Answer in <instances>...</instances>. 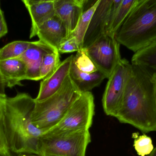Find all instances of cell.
Here are the masks:
<instances>
[{
  "mask_svg": "<svg viewBox=\"0 0 156 156\" xmlns=\"http://www.w3.org/2000/svg\"><path fill=\"white\" fill-rule=\"evenodd\" d=\"M90 142L88 130L43 134L40 138L41 156H85Z\"/></svg>",
  "mask_w": 156,
  "mask_h": 156,
  "instance_id": "cell-5",
  "label": "cell"
},
{
  "mask_svg": "<svg viewBox=\"0 0 156 156\" xmlns=\"http://www.w3.org/2000/svg\"><path fill=\"white\" fill-rule=\"evenodd\" d=\"M69 75L82 93L90 92L99 86L103 81L106 78L105 75L98 70L92 73L82 72L78 69L73 60Z\"/></svg>",
  "mask_w": 156,
  "mask_h": 156,
  "instance_id": "cell-17",
  "label": "cell"
},
{
  "mask_svg": "<svg viewBox=\"0 0 156 156\" xmlns=\"http://www.w3.org/2000/svg\"><path fill=\"white\" fill-rule=\"evenodd\" d=\"M155 104H156V89L155 91Z\"/></svg>",
  "mask_w": 156,
  "mask_h": 156,
  "instance_id": "cell-31",
  "label": "cell"
},
{
  "mask_svg": "<svg viewBox=\"0 0 156 156\" xmlns=\"http://www.w3.org/2000/svg\"><path fill=\"white\" fill-rule=\"evenodd\" d=\"M120 45L115 36L105 34L84 49L97 70L103 73L106 78H110L122 59Z\"/></svg>",
  "mask_w": 156,
  "mask_h": 156,
  "instance_id": "cell-7",
  "label": "cell"
},
{
  "mask_svg": "<svg viewBox=\"0 0 156 156\" xmlns=\"http://www.w3.org/2000/svg\"><path fill=\"white\" fill-rule=\"evenodd\" d=\"M80 49L76 38L70 35L61 43L58 51L60 54H64L78 52Z\"/></svg>",
  "mask_w": 156,
  "mask_h": 156,
  "instance_id": "cell-25",
  "label": "cell"
},
{
  "mask_svg": "<svg viewBox=\"0 0 156 156\" xmlns=\"http://www.w3.org/2000/svg\"><path fill=\"white\" fill-rule=\"evenodd\" d=\"M81 94L69 74L57 92L44 100L35 101L32 116L33 124L44 133L50 130L61 121Z\"/></svg>",
  "mask_w": 156,
  "mask_h": 156,
  "instance_id": "cell-4",
  "label": "cell"
},
{
  "mask_svg": "<svg viewBox=\"0 0 156 156\" xmlns=\"http://www.w3.org/2000/svg\"><path fill=\"white\" fill-rule=\"evenodd\" d=\"M16 156H42L35 154H29V153H21L18 154Z\"/></svg>",
  "mask_w": 156,
  "mask_h": 156,
  "instance_id": "cell-28",
  "label": "cell"
},
{
  "mask_svg": "<svg viewBox=\"0 0 156 156\" xmlns=\"http://www.w3.org/2000/svg\"><path fill=\"white\" fill-rule=\"evenodd\" d=\"M74 55H71L61 62L55 71L49 77L42 80L40 82L38 95L35 101L44 100L57 92L62 87L69 74Z\"/></svg>",
  "mask_w": 156,
  "mask_h": 156,
  "instance_id": "cell-10",
  "label": "cell"
},
{
  "mask_svg": "<svg viewBox=\"0 0 156 156\" xmlns=\"http://www.w3.org/2000/svg\"><path fill=\"white\" fill-rule=\"evenodd\" d=\"M136 0H122L115 13L110 31L107 34L115 36L116 32L127 17Z\"/></svg>",
  "mask_w": 156,
  "mask_h": 156,
  "instance_id": "cell-21",
  "label": "cell"
},
{
  "mask_svg": "<svg viewBox=\"0 0 156 156\" xmlns=\"http://www.w3.org/2000/svg\"><path fill=\"white\" fill-rule=\"evenodd\" d=\"M156 89L151 78L131 64L122 102L115 118L144 133L156 132Z\"/></svg>",
  "mask_w": 156,
  "mask_h": 156,
  "instance_id": "cell-1",
  "label": "cell"
},
{
  "mask_svg": "<svg viewBox=\"0 0 156 156\" xmlns=\"http://www.w3.org/2000/svg\"><path fill=\"white\" fill-rule=\"evenodd\" d=\"M131 69V64L129 61L122 59L108 78L102 100L103 108L106 115L115 117L119 111Z\"/></svg>",
  "mask_w": 156,
  "mask_h": 156,
  "instance_id": "cell-8",
  "label": "cell"
},
{
  "mask_svg": "<svg viewBox=\"0 0 156 156\" xmlns=\"http://www.w3.org/2000/svg\"><path fill=\"white\" fill-rule=\"evenodd\" d=\"M31 42L15 41L0 49V60L20 57L28 48Z\"/></svg>",
  "mask_w": 156,
  "mask_h": 156,
  "instance_id": "cell-19",
  "label": "cell"
},
{
  "mask_svg": "<svg viewBox=\"0 0 156 156\" xmlns=\"http://www.w3.org/2000/svg\"><path fill=\"white\" fill-rule=\"evenodd\" d=\"M35 101L29 94L19 93L5 98V130L11 153L41 155L40 138L44 132L33 124L32 114Z\"/></svg>",
  "mask_w": 156,
  "mask_h": 156,
  "instance_id": "cell-2",
  "label": "cell"
},
{
  "mask_svg": "<svg viewBox=\"0 0 156 156\" xmlns=\"http://www.w3.org/2000/svg\"><path fill=\"white\" fill-rule=\"evenodd\" d=\"M32 21L30 38L37 36V29L42 24L56 15L55 0H23Z\"/></svg>",
  "mask_w": 156,
  "mask_h": 156,
  "instance_id": "cell-12",
  "label": "cell"
},
{
  "mask_svg": "<svg viewBox=\"0 0 156 156\" xmlns=\"http://www.w3.org/2000/svg\"><path fill=\"white\" fill-rule=\"evenodd\" d=\"M133 147L137 154L140 156L149 155L154 149L151 137L144 134L139 135L138 133L133 134Z\"/></svg>",
  "mask_w": 156,
  "mask_h": 156,
  "instance_id": "cell-22",
  "label": "cell"
},
{
  "mask_svg": "<svg viewBox=\"0 0 156 156\" xmlns=\"http://www.w3.org/2000/svg\"><path fill=\"white\" fill-rule=\"evenodd\" d=\"M113 0H100L83 39L82 49H86L106 34Z\"/></svg>",
  "mask_w": 156,
  "mask_h": 156,
  "instance_id": "cell-9",
  "label": "cell"
},
{
  "mask_svg": "<svg viewBox=\"0 0 156 156\" xmlns=\"http://www.w3.org/2000/svg\"><path fill=\"white\" fill-rule=\"evenodd\" d=\"M94 114V98L90 92L82 93L69 108L61 121L44 134L89 130Z\"/></svg>",
  "mask_w": 156,
  "mask_h": 156,
  "instance_id": "cell-6",
  "label": "cell"
},
{
  "mask_svg": "<svg viewBox=\"0 0 156 156\" xmlns=\"http://www.w3.org/2000/svg\"><path fill=\"white\" fill-rule=\"evenodd\" d=\"M60 53L57 50L46 54L43 57L40 67L41 80H44L52 75L60 65Z\"/></svg>",
  "mask_w": 156,
  "mask_h": 156,
  "instance_id": "cell-20",
  "label": "cell"
},
{
  "mask_svg": "<svg viewBox=\"0 0 156 156\" xmlns=\"http://www.w3.org/2000/svg\"><path fill=\"white\" fill-rule=\"evenodd\" d=\"M5 87L6 86H5V82L0 71V95L1 96H6L5 94Z\"/></svg>",
  "mask_w": 156,
  "mask_h": 156,
  "instance_id": "cell-27",
  "label": "cell"
},
{
  "mask_svg": "<svg viewBox=\"0 0 156 156\" xmlns=\"http://www.w3.org/2000/svg\"><path fill=\"white\" fill-rule=\"evenodd\" d=\"M0 71L6 87L11 89L26 80V64L20 58L0 60Z\"/></svg>",
  "mask_w": 156,
  "mask_h": 156,
  "instance_id": "cell-15",
  "label": "cell"
},
{
  "mask_svg": "<svg viewBox=\"0 0 156 156\" xmlns=\"http://www.w3.org/2000/svg\"><path fill=\"white\" fill-rule=\"evenodd\" d=\"M8 32L7 24L5 19L3 12L1 9L0 5V38L4 36Z\"/></svg>",
  "mask_w": 156,
  "mask_h": 156,
  "instance_id": "cell-26",
  "label": "cell"
},
{
  "mask_svg": "<svg viewBox=\"0 0 156 156\" xmlns=\"http://www.w3.org/2000/svg\"><path fill=\"white\" fill-rule=\"evenodd\" d=\"M55 50H56L40 40L31 42L28 48L19 57L26 64V80L36 81L41 80L40 67L43 57L46 54Z\"/></svg>",
  "mask_w": 156,
  "mask_h": 156,
  "instance_id": "cell-11",
  "label": "cell"
},
{
  "mask_svg": "<svg viewBox=\"0 0 156 156\" xmlns=\"http://www.w3.org/2000/svg\"><path fill=\"white\" fill-rule=\"evenodd\" d=\"M99 2L100 0L96 1L95 3L91 7L83 12L78 22L75 31L70 34L76 38L81 49H82L84 36L89 27L92 17L95 12L96 7L98 6Z\"/></svg>",
  "mask_w": 156,
  "mask_h": 156,
  "instance_id": "cell-18",
  "label": "cell"
},
{
  "mask_svg": "<svg viewBox=\"0 0 156 156\" xmlns=\"http://www.w3.org/2000/svg\"><path fill=\"white\" fill-rule=\"evenodd\" d=\"M86 0H55L56 15L65 24L69 36L75 31L84 12Z\"/></svg>",
  "mask_w": 156,
  "mask_h": 156,
  "instance_id": "cell-13",
  "label": "cell"
},
{
  "mask_svg": "<svg viewBox=\"0 0 156 156\" xmlns=\"http://www.w3.org/2000/svg\"><path fill=\"white\" fill-rule=\"evenodd\" d=\"M6 97L0 95V156H12L7 145L5 130V102Z\"/></svg>",
  "mask_w": 156,
  "mask_h": 156,
  "instance_id": "cell-24",
  "label": "cell"
},
{
  "mask_svg": "<svg viewBox=\"0 0 156 156\" xmlns=\"http://www.w3.org/2000/svg\"><path fill=\"white\" fill-rule=\"evenodd\" d=\"M37 36L39 40L58 50L69 35L65 24L56 15L38 28Z\"/></svg>",
  "mask_w": 156,
  "mask_h": 156,
  "instance_id": "cell-14",
  "label": "cell"
},
{
  "mask_svg": "<svg viewBox=\"0 0 156 156\" xmlns=\"http://www.w3.org/2000/svg\"><path fill=\"white\" fill-rule=\"evenodd\" d=\"M115 38L135 53L156 42V0H136Z\"/></svg>",
  "mask_w": 156,
  "mask_h": 156,
  "instance_id": "cell-3",
  "label": "cell"
},
{
  "mask_svg": "<svg viewBox=\"0 0 156 156\" xmlns=\"http://www.w3.org/2000/svg\"><path fill=\"white\" fill-rule=\"evenodd\" d=\"M132 64L144 71L156 85V41L135 53L132 57Z\"/></svg>",
  "mask_w": 156,
  "mask_h": 156,
  "instance_id": "cell-16",
  "label": "cell"
},
{
  "mask_svg": "<svg viewBox=\"0 0 156 156\" xmlns=\"http://www.w3.org/2000/svg\"><path fill=\"white\" fill-rule=\"evenodd\" d=\"M73 60L78 69L82 72L92 73L98 71L83 49L77 52L76 55L74 56Z\"/></svg>",
  "mask_w": 156,
  "mask_h": 156,
  "instance_id": "cell-23",
  "label": "cell"
},
{
  "mask_svg": "<svg viewBox=\"0 0 156 156\" xmlns=\"http://www.w3.org/2000/svg\"><path fill=\"white\" fill-rule=\"evenodd\" d=\"M42 156H55V155H42Z\"/></svg>",
  "mask_w": 156,
  "mask_h": 156,
  "instance_id": "cell-30",
  "label": "cell"
},
{
  "mask_svg": "<svg viewBox=\"0 0 156 156\" xmlns=\"http://www.w3.org/2000/svg\"><path fill=\"white\" fill-rule=\"evenodd\" d=\"M147 156H156V147H155L154 151L152 152V153L150 154Z\"/></svg>",
  "mask_w": 156,
  "mask_h": 156,
  "instance_id": "cell-29",
  "label": "cell"
}]
</instances>
